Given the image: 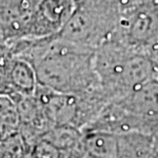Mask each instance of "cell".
Segmentation results:
<instances>
[{
  "mask_svg": "<svg viewBox=\"0 0 158 158\" xmlns=\"http://www.w3.org/2000/svg\"><path fill=\"white\" fill-rule=\"evenodd\" d=\"M14 56L32 65L39 85L56 93L87 94L94 90L99 80L88 49L64 39H49L20 47Z\"/></svg>",
  "mask_w": 158,
  "mask_h": 158,
  "instance_id": "obj_1",
  "label": "cell"
},
{
  "mask_svg": "<svg viewBox=\"0 0 158 158\" xmlns=\"http://www.w3.org/2000/svg\"><path fill=\"white\" fill-rule=\"evenodd\" d=\"M67 6L68 3L65 0H42L36 17V24H43L39 36H41V33L47 35L50 31L58 30V27L66 22Z\"/></svg>",
  "mask_w": 158,
  "mask_h": 158,
  "instance_id": "obj_2",
  "label": "cell"
},
{
  "mask_svg": "<svg viewBox=\"0 0 158 158\" xmlns=\"http://www.w3.org/2000/svg\"><path fill=\"white\" fill-rule=\"evenodd\" d=\"M19 124L15 102L9 97L0 94V141L17 134Z\"/></svg>",
  "mask_w": 158,
  "mask_h": 158,
  "instance_id": "obj_3",
  "label": "cell"
}]
</instances>
